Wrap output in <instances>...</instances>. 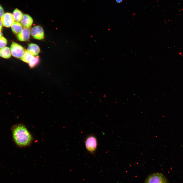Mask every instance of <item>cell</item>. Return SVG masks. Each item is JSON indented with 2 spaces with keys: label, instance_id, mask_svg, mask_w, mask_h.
Wrapping results in <instances>:
<instances>
[{
  "label": "cell",
  "instance_id": "277c9868",
  "mask_svg": "<svg viewBox=\"0 0 183 183\" xmlns=\"http://www.w3.org/2000/svg\"><path fill=\"white\" fill-rule=\"evenodd\" d=\"M10 49L12 55L18 58H21L22 57L25 51L22 46L15 42L12 43Z\"/></svg>",
  "mask_w": 183,
  "mask_h": 183
},
{
  "label": "cell",
  "instance_id": "5bb4252c",
  "mask_svg": "<svg viewBox=\"0 0 183 183\" xmlns=\"http://www.w3.org/2000/svg\"><path fill=\"white\" fill-rule=\"evenodd\" d=\"M39 60V57L38 56L34 57L28 63L29 66L31 68H33L35 67L38 64Z\"/></svg>",
  "mask_w": 183,
  "mask_h": 183
},
{
  "label": "cell",
  "instance_id": "d6986e66",
  "mask_svg": "<svg viewBox=\"0 0 183 183\" xmlns=\"http://www.w3.org/2000/svg\"><path fill=\"white\" fill-rule=\"evenodd\" d=\"M2 37V34L1 32V31L0 30V38H1Z\"/></svg>",
  "mask_w": 183,
  "mask_h": 183
},
{
  "label": "cell",
  "instance_id": "52a82bcc",
  "mask_svg": "<svg viewBox=\"0 0 183 183\" xmlns=\"http://www.w3.org/2000/svg\"><path fill=\"white\" fill-rule=\"evenodd\" d=\"M30 33V30L29 28H24L18 34L17 38L20 41H26L29 38Z\"/></svg>",
  "mask_w": 183,
  "mask_h": 183
},
{
  "label": "cell",
  "instance_id": "7c38bea8",
  "mask_svg": "<svg viewBox=\"0 0 183 183\" xmlns=\"http://www.w3.org/2000/svg\"><path fill=\"white\" fill-rule=\"evenodd\" d=\"M33 57V55L29 52L27 50H25L23 54L21 59L24 62L28 63Z\"/></svg>",
  "mask_w": 183,
  "mask_h": 183
},
{
  "label": "cell",
  "instance_id": "9c48e42d",
  "mask_svg": "<svg viewBox=\"0 0 183 183\" xmlns=\"http://www.w3.org/2000/svg\"><path fill=\"white\" fill-rule=\"evenodd\" d=\"M28 51L33 55H36L40 51L39 47L36 44L33 43L29 44L27 47Z\"/></svg>",
  "mask_w": 183,
  "mask_h": 183
},
{
  "label": "cell",
  "instance_id": "7a4b0ae2",
  "mask_svg": "<svg viewBox=\"0 0 183 183\" xmlns=\"http://www.w3.org/2000/svg\"><path fill=\"white\" fill-rule=\"evenodd\" d=\"M85 147L87 150L90 153L94 154L97 148L98 142L97 138L93 135H90L85 139Z\"/></svg>",
  "mask_w": 183,
  "mask_h": 183
},
{
  "label": "cell",
  "instance_id": "8fae6325",
  "mask_svg": "<svg viewBox=\"0 0 183 183\" xmlns=\"http://www.w3.org/2000/svg\"><path fill=\"white\" fill-rule=\"evenodd\" d=\"M11 28L13 32L15 34H19L23 29L21 23L17 22H14L11 26Z\"/></svg>",
  "mask_w": 183,
  "mask_h": 183
},
{
  "label": "cell",
  "instance_id": "2e32d148",
  "mask_svg": "<svg viewBox=\"0 0 183 183\" xmlns=\"http://www.w3.org/2000/svg\"><path fill=\"white\" fill-rule=\"evenodd\" d=\"M4 9L2 6L0 5V18L3 16L4 13Z\"/></svg>",
  "mask_w": 183,
  "mask_h": 183
},
{
  "label": "cell",
  "instance_id": "8992f818",
  "mask_svg": "<svg viewBox=\"0 0 183 183\" xmlns=\"http://www.w3.org/2000/svg\"><path fill=\"white\" fill-rule=\"evenodd\" d=\"M30 33L32 36L36 39L42 40L44 37L43 29L39 26H36L33 27L31 30Z\"/></svg>",
  "mask_w": 183,
  "mask_h": 183
},
{
  "label": "cell",
  "instance_id": "6da1fadb",
  "mask_svg": "<svg viewBox=\"0 0 183 183\" xmlns=\"http://www.w3.org/2000/svg\"><path fill=\"white\" fill-rule=\"evenodd\" d=\"M13 140L18 146L23 147L27 146L32 142L33 137L25 126L22 124L15 125L12 128Z\"/></svg>",
  "mask_w": 183,
  "mask_h": 183
},
{
  "label": "cell",
  "instance_id": "5b68a950",
  "mask_svg": "<svg viewBox=\"0 0 183 183\" xmlns=\"http://www.w3.org/2000/svg\"><path fill=\"white\" fill-rule=\"evenodd\" d=\"M3 26L8 27L11 26L14 22V19L11 13L7 12L4 14L1 18Z\"/></svg>",
  "mask_w": 183,
  "mask_h": 183
},
{
  "label": "cell",
  "instance_id": "ac0fdd59",
  "mask_svg": "<svg viewBox=\"0 0 183 183\" xmlns=\"http://www.w3.org/2000/svg\"><path fill=\"white\" fill-rule=\"evenodd\" d=\"M123 0H116V2L118 3H120Z\"/></svg>",
  "mask_w": 183,
  "mask_h": 183
},
{
  "label": "cell",
  "instance_id": "30bf717a",
  "mask_svg": "<svg viewBox=\"0 0 183 183\" xmlns=\"http://www.w3.org/2000/svg\"><path fill=\"white\" fill-rule=\"evenodd\" d=\"M11 53L10 48L5 47L0 49V56L5 58H9L11 56Z\"/></svg>",
  "mask_w": 183,
  "mask_h": 183
},
{
  "label": "cell",
  "instance_id": "e0dca14e",
  "mask_svg": "<svg viewBox=\"0 0 183 183\" xmlns=\"http://www.w3.org/2000/svg\"><path fill=\"white\" fill-rule=\"evenodd\" d=\"M2 24L1 20L0 19V30L1 31L2 28Z\"/></svg>",
  "mask_w": 183,
  "mask_h": 183
},
{
  "label": "cell",
  "instance_id": "ba28073f",
  "mask_svg": "<svg viewBox=\"0 0 183 183\" xmlns=\"http://www.w3.org/2000/svg\"><path fill=\"white\" fill-rule=\"evenodd\" d=\"M33 22V19L29 15L24 14L21 21V23L24 28H28L32 25Z\"/></svg>",
  "mask_w": 183,
  "mask_h": 183
},
{
  "label": "cell",
  "instance_id": "4fadbf2b",
  "mask_svg": "<svg viewBox=\"0 0 183 183\" xmlns=\"http://www.w3.org/2000/svg\"><path fill=\"white\" fill-rule=\"evenodd\" d=\"M12 15L14 20L17 22L21 21L23 16L21 11L17 8L16 9L14 10Z\"/></svg>",
  "mask_w": 183,
  "mask_h": 183
},
{
  "label": "cell",
  "instance_id": "9a60e30c",
  "mask_svg": "<svg viewBox=\"0 0 183 183\" xmlns=\"http://www.w3.org/2000/svg\"><path fill=\"white\" fill-rule=\"evenodd\" d=\"M7 43V40L6 39L2 36L0 38V49L5 47Z\"/></svg>",
  "mask_w": 183,
  "mask_h": 183
},
{
  "label": "cell",
  "instance_id": "3957f363",
  "mask_svg": "<svg viewBox=\"0 0 183 183\" xmlns=\"http://www.w3.org/2000/svg\"><path fill=\"white\" fill-rule=\"evenodd\" d=\"M144 183H169L164 176L160 173H155L149 175Z\"/></svg>",
  "mask_w": 183,
  "mask_h": 183
}]
</instances>
